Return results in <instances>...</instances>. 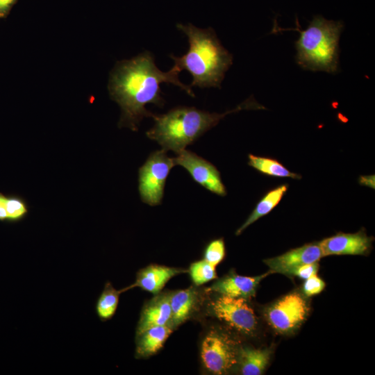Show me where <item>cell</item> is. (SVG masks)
<instances>
[{"label":"cell","mask_w":375,"mask_h":375,"mask_svg":"<svg viewBox=\"0 0 375 375\" xmlns=\"http://www.w3.org/2000/svg\"><path fill=\"white\" fill-rule=\"evenodd\" d=\"M180 72L174 66L167 72L160 70L149 51L117 62L110 74L108 88L110 98L121 108L118 126L137 131L143 118L152 117L153 114L145 106L153 103L163 106L165 100L160 87L162 83H172L194 97L191 86L180 81Z\"/></svg>","instance_id":"6da1fadb"},{"label":"cell","mask_w":375,"mask_h":375,"mask_svg":"<svg viewBox=\"0 0 375 375\" xmlns=\"http://www.w3.org/2000/svg\"><path fill=\"white\" fill-rule=\"evenodd\" d=\"M176 27L188 37L190 47L181 57L169 55L174 66L192 75L190 86L220 88L225 73L233 64V55L221 44L211 27L203 29L192 24H177Z\"/></svg>","instance_id":"7a4b0ae2"},{"label":"cell","mask_w":375,"mask_h":375,"mask_svg":"<svg viewBox=\"0 0 375 375\" xmlns=\"http://www.w3.org/2000/svg\"><path fill=\"white\" fill-rule=\"evenodd\" d=\"M253 98L224 113L209 112L194 107L178 106L162 115L153 114L154 124L146 135L162 149L176 153L185 149L226 115L244 109H260Z\"/></svg>","instance_id":"3957f363"},{"label":"cell","mask_w":375,"mask_h":375,"mask_svg":"<svg viewBox=\"0 0 375 375\" xmlns=\"http://www.w3.org/2000/svg\"><path fill=\"white\" fill-rule=\"evenodd\" d=\"M342 21L313 17L305 30L299 31L295 42L296 62L303 69L335 74L339 71V41L344 29Z\"/></svg>","instance_id":"277c9868"},{"label":"cell","mask_w":375,"mask_h":375,"mask_svg":"<svg viewBox=\"0 0 375 375\" xmlns=\"http://www.w3.org/2000/svg\"><path fill=\"white\" fill-rule=\"evenodd\" d=\"M174 166L173 158L163 149L149 156L138 171V190L142 202L151 206L161 204L166 181Z\"/></svg>","instance_id":"5b68a950"},{"label":"cell","mask_w":375,"mask_h":375,"mask_svg":"<svg viewBox=\"0 0 375 375\" xmlns=\"http://www.w3.org/2000/svg\"><path fill=\"white\" fill-rule=\"evenodd\" d=\"M201 357L209 372L223 374L238 363V351L234 341L227 335L212 330L203 340Z\"/></svg>","instance_id":"8992f818"},{"label":"cell","mask_w":375,"mask_h":375,"mask_svg":"<svg viewBox=\"0 0 375 375\" xmlns=\"http://www.w3.org/2000/svg\"><path fill=\"white\" fill-rule=\"evenodd\" d=\"M308 310L304 299L294 292L269 307L266 312V317L274 329L285 333L298 327L306 319Z\"/></svg>","instance_id":"52a82bcc"},{"label":"cell","mask_w":375,"mask_h":375,"mask_svg":"<svg viewBox=\"0 0 375 375\" xmlns=\"http://www.w3.org/2000/svg\"><path fill=\"white\" fill-rule=\"evenodd\" d=\"M176 154L173 158L174 165L181 166L186 169L196 183L219 196L226 194L220 173L214 165L187 149Z\"/></svg>","instance_id":"ba28073f"},{"label":"cell","mask_w":375,"mask_h":375,"mask_svg":"<svg viewBox=\"0 0 375 375\" xmlns=\"http://www.w3.org/2000/svg\"><path fill=\"white\" fill-rule=\"evenodd\" d=\"M211 307L216 317L244 334L250 335L256 328V317L245 299L222 295Z\"/></svg>","instance_id":"9c48e42d"},{"label":"cell","mask_w":375,"mask_h":375,"mask_svg":"<svg viewBox=\"0 0 375 375\" xmlns=\"http://www.w3.org/2000/svg\"><path fill=\"white\" fill-rule=\"evenodd\" d=\"M372 238L362 232L342 233L325 238L318 244L323 256L330 255H365L371 249Z\"/></svg>","instance_id":"30bf717a"},{"label":"cell","mask_w":375,"mask_h":375,"mask_svg":"<svg viewBox=\"0 0 375 375\" xmlns=\"http://www.w3.org/2000/svg\"><path fill=\"white\" fill-rule=\"evenodd\" d=\"M323 257L319 244H308L264 262L273 272L290 274L296 268L318 262Z\"/></svg>","instance_id":"8fae6325"},{"label":"cell","mask_w":375,"mask_h":375,"mask_svg":"<svg viewBox=\"0 0 375 375\" xmlns=\"http://www.w3.org/2000/svg\"><path fill=\"white\" fill-rule=\"evenodd\" d=\"M171 318L170 292L157 294L142 308L136 335L153 326H169Z\"/></svg>","instance_id":"7c38bea8"},{"label":"cell","mask_w":375,"mask_h":375,"mask_svg":"<svg viewBox=\"0 0 375 375\" xmlns=\"http://www.w3.org/2000/svg\"><path fill=\"white\" fill-rule=\"evenodd\" d=\"M186 271L180 268L170 267L160 265H151L140 269L137 273L135 283L122 289L123 292L135 287L149 292L153 294H158L167 281L172 277Z\"/></svg>","instance_id":"4fadbf2b"},{"label":"cell","mask_w":375,"mask_h":375,"mask_svg":"<svg viewBox=\"0 0 375 375\" xmlns=\"http://www.w3.org/2000/svg\"><path fill=\"white\" fill-rule=\"evenodd\" d=\"M267 275L251 277L231 274L215 282L209 290L222 295L249 299L255 295L258 283Z\"/></svg>","instance_id":"5bb4252c"},{"label":"cell","mask_w":375,"mask_h":375,"mask_svg":"<svg viewBox=\"0 0 375 375\" xmlns=\"http://www.w3.org/2000/svg\"><path fill=\"white\" fill-rule=\"evenodd\" d=\"M199 303V293L193 287L170 292L172 318L169 326L174 329L188 319Z\"/></svg>","instance_id":"9a60e30c"},{"label":"cell","mask_w":375,"mask_h":375,"mask_svg":"<svg viewBox=\"0 0 375 375\" xmlns=\"http://www.w3.org/2000/svg\"><path fill=\"white\" fill-rule=\"evenodd\" d=\"M172 331L169 326H158L137 335L135 356L146 358L156 353L162 348Z\"/></svg>","instance_id":"2e32d148"},{"label":"cell","mask_w":375,"mask_h":375,"mask_svg":"<svg viewBox=\"0 0 375 375\" xmlns=\"http://www.w3.org/2000/svg\"><path fill=\"white\" fill-rule=\"evenodd\" d=\"M267 349H257L242 347L238 351V362L244 375H260L264 372L271 356Z\"/></svg>","instance_id":"e0dca14e"},{"label":"cell","mask_w":375,"mask_h":375,"mask_svg":"<svg viewBox=\"0 0 375 375\" xmlns=\"http://www.w3.org/2000/svg\"><path fill=\"white\" fill-rule=\"evenodd\" d=\"M288 188V185L284 184L268 192L256 204L244 224L236 231V235L241 234L249 226L271 212L279 203Z\"/></svg>","instance_id":"ac0fdd59"},{"label":"cell","mask_w":375,"mask_h":375,"mask_svg":"<svg viewBox=\"0 0 375 375\" xmlns=\"http://www.w3.org/2000/svg\"><path fill=\"white\" fill-rule=\"evenodd\" d=\"M249 166L258 172L274 177H288L299 179L301 175L292 172L275 159L249 154Z\"/></svg>","instance_id":"d6986e66"},{"label":"cell","mask_w":375,"mask_h":375,"mask_svg":"<svg viewBox=\"0 0 375 375\" xmlns=\"http://www.w3.org/2000/svg\"><path fill=\"white\" fill-rule=\"evenodd\" d=\"M122 292V290H116L110 282L106 283L96 304V312L101 321L109 320L114 316Z\"/></svg>","instance_id":"ffe728a7"},{"label":"cell","mask_w":375,"mask_h":375,"mask_svg":"<svg viewBox=\"0 0 375 375\" xmlns=\"http://www.w3.org/2000/svg\"><path fill=\"white\" fill-rule=\"evenodd\" d=\"M6 207L8 223L22 221L29 211V206L26 199L17 194L6 195Z\"/></svg>","instance_id":"44dd1931"},{"label":"cell","mask_w":375,"mask_h":375,"mask_svg":"<svg viewBox=\"0 0 375 375\" xmlns=\"http://www.w3.org/2000/svg\"><path fill=\"white\" fill-rule=\"evenodd\" d=\"M189 272L196 285H201L217 278L215 267L203 259L192 263Z\"/></svg>","instance_id":"7402d4cb"},{"label":"cell","mask_w":375,"mask_h":375,"mask_svg":"<svg viewBox=\"0 0 375 375\" xmlns=\"http://www.w3.org/2000/svg\"><path fill=\"white\" fill-rule=\"evenodd\" d=\"M203 260L216 267L224 258L225 244L222 238L211 241L206 247Z\"/></svg>","instance_id":"603a6c76"},{"label":"cell","mask_w":375,"mask_h":375,"mask_svg":"<svg viewBox=\"0 0 375 375\" xmlns=\"http://www.w3.org/2000/svg\"><path fill=\"white\" fill-rule=\"evenodd\" d=\"M325 287V283L317 274L306 279L303 284V292L306 296H312L320 293Z\"/></svg>","instance_id":"cb8c5ba5"},{"label":"cell","mask_w":375,"mask_h":375,"mask_svg":"<svg viewBox=\"0 0 375 375\" xmlns=\"http://www.w3.org/2000/svg\"><path fill=\"white\" fill-rule=\"evenodd\" d=\"M318 270V262L306 264L294 269L290 275H295L301 278L307 279L316 275Z\"/></svg>","instance_id":"d4e9b609"},{"label":"cell","mask_w":375,"mask_h":375,"mask_svg":"<svg viewBox=\"0 0 375 375\" xmlns=\"http://www.w3.org/2000/svg\"><path fill=\"white\" fill-rule=\"evenodd\" d=\"M18 0H0V18H6Z\"/></svg>","instance_id":"484cf974"},{"label":"cell","mask_w":375,"mask_h":375,"mask_svg":"<svg viewBox=\"0 0 375 375\" xmlns=\"http://www.w3.org/2000/svg\"><path fill=\"white\" fill-rule=\"evenodd\" d=\"M6 200V195L0 192V222H7Z\"/></svg>","instance_id":"4316f807"},{"label":"cell","mask_w":375,"mask_h":375,"mask_svg":"<svg viewBox=\"0 0 375 375\" xmlns=\"http://www.w3.org/2000/svg\"><path fill=\"white\" fill-rule=\"evenodd\" d=\"M359 182L362 185L374 188V176H362L360 177Z\"/></svg>","instance_id":"83f0119b"}]
</instances>
